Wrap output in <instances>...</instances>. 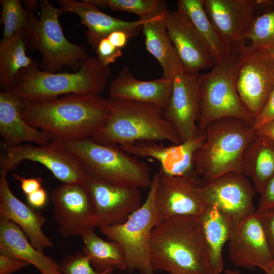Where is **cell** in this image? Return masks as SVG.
Listing matches in <instances>:
<instances>
[{
    "label": "cell",
    "mask_w": 274,
    "mask_h": 274,
    "mask_svg": "<svg viewBox=\"0 0 274 274\" xmlns=\"http://www.w3.org/2000/svg\"><path fill=\"white\" fill-rule=\"evenodd\" d=\"M23 102L21 113L25 120L45 131L51 140L62 143L92 138L110 113L107 98L97 95L68 94Z\"/></svg>",
    "instance_id": "obj_1"
},
{
    "label": "cell",
    "mask_w": 274,
    "mask_h": 274,
    "mask_svg": "<svg viewBox=\"0 0 274 274\" xmlns=\"http://www.w3.org/2000/svg\"><path fill=\"white\" fill-rule=\"evenodd\" d=\"M150 260L154 271L212 274L199 216L168 218L153 229Z\"/></svg>",
    "instance_id": "obj_2"
},
{
    "label": "cell",
    "mask_w": 274,
    "mask_h": 274,
    "mask_svg": "<svg viewBox=\"0 0 274 274\" xmlns=\"http://www.w3.org/2000/svg\"><path fill=\"white\" fill-rule=\"evenodd\" d=\"M107 100L110 115L103 127L91 138L95 142L119 147L142 142L182 143L161 108L127 99L109 97Z\"/></svg>",
    "instance_id": "obj_3"
},
{
    "label": "cell",
    "mask_w": 274,
    "mask_h": 274,
    "mask_svg": "<svg viewBox=\"0 0 274 274\" xmlns=\"http://www.w3.org/2000/svg\"><path fill=\"white\" fill-rule=\"evenodd\" d=\"M111 76L109 66L96 58L81 61L73 73H50L41 70L35 62L21 70L10 89L22 100L38 102L68 94L99 95L106 89Z\"/></svg>",
    "instance_id": "obj_4"
},
{
    "label": "cell",
    "mask_w": 274,
    "mask_h": 274,
    "mask_svg": "<svg viewBox=\"0 0 274 274\" xmlns=\"http://www.w3.org/2000/svg\"><path fill=\"white\" fill-rule=\"evenodd\" d=\"M205 139L193 156L194 170L203 184L230 172L241 173L244 151L256 133L253 124L228 117L210 123Z\"/></svg>",
    "instance_id": "obj_5"
},
{
    "label": "cell",
    "mask_w": 274,
    "mask_h": 274,
    "mask_svg": "<svg viewBox=\"0 0 274 274\" xmlns=\"http://www.w3.org/2000/svg\"><path fill=\"white\" fill-rule=\"evenodd\" d=\"M63 144L90 175L121 186L141 189L151 185L149 166L117 145L100 144L91 138Z\"/></svg>",
    "instance_id": "obj_6"
},
{
    "label": "cell",
    "mask_w": 274,
    "mask_h": 274,
    "mask_svg": "<svg viewBox=\"0 0 274 274\" xmlns=\"http://www.w3.org/2000/svg\"><path fill=\"white\" fill-rule=\"evenodd\" d=\"M40 7L39 19L33 12L28 10V21L24 31L26 46L40 52L43 71L56 73L65 65L78 70L81 61L89 56L87 50L65 38L59 20L63 12L60 8L54 7L48 0H41Z\"/></svg>",
    "instance_id": "obj_7"
},
{
    "label": "cell",
    "mask_w": 274,
    "mask_h": 274,
    "mask_svg": "<svg viewBox=\"0 0 274 274\" xmlns=\"http://www.w3.org/2000/svg\"><path fill=\"white\" fill-rule=\"evenodd\" d=\"M237 60V52L233 46L227 58L215 63L210 71L199 74L198 127L200 133L212 122L224 118H240L254 124V118L236 89Z\"/></svg>",
    "instance_id": "obj_8"
},
{
    "label": "cell",
    "mask_w": 274,
    "mask_h": 274,
    "mask_svg": "<svg viewBox=\"0 0 274 274\" xmlns=\"http://www.w3.org/2000/svg\"><path fill=\"white\" fill-rule=\"evenodd\" d=\"M158 173L152 178L147 198L140 207L123 223L99 228L107 238L123 249L129 272L154 274L150 260L152 234L160 223L155 208L154 197Z\"/></svg>",
    "instance_id": "obj_9"
},
{
    "label": "cell",
    "mask_w": 274,
    "mask_h": 274,
    "mask_svg": "<svg viewBox=\"0 0 274 274\" xmlns=\"http://www.w3.org/2000/svg\"><path fill=\"white\" fill-rule=\"evenodd\" d=\"M233 47L238 54L236 89L255 120L274 87V59L266 49L244 41Z\"/></svg>",
    "instance_id": "obj_10"
},
{
    "label": "cell",
    "mask_w": 274,
    "mask_h": 274,
    "mask_svg": "<svg viewBox=\"0 0 274 274\" xmlns=\"http://www.w3.org/2000/svg\"><path fill=\"white\" fill-rule=\"evenodd\" d=\"M4 148L6 153L0 158L1 169L12 170L26 160L44 165L63 183L83 184L87 175L82 163L60 142L51 140L39 146L4 145Z\"/></svg>",
    "instance_id": "obj_11"
},
{
    "label": "cell",
    "mask_w": 274,
    "mask_h": 274,
    "mask_svg": "<svg viewBox=\"0 0 274 274\" xmlns=\"http://www.w3.org/2000/svg\"><path fill=\"white\" fill-rule=\"evenodd\" d=\"M53 216L64 237L83 236L94 230L95 211L91 196L82 183H63L51 192Z\"/></svg>",
    "instance_id": "obj_12"
},
{
    "label": "cell",
    "mask_w": 274,
    "mask_h": 274,
    "mask_svg": "<svg viewBox=\"0 0 274 274\" xmlns=\"http://www.w3.org/2000/svg\"><path fill=\"white\" fill-rule=\"evenodd\" d=\"M157 173L154 204L160 222L174 217L201 215L207 205L200 191L203 184L199 179Z\"/></svg>",
    "instance_id": "obj_13"
},
{
    "label": "cell",
    "mask_w": 274,
    "mask_h": 274,
    "mask_svg": "<svg viewBox=\"0 0 274 274\" xmlns=\"http://www.w3.org/2000/svg\"><path fill=\"white\" fill-rule=\"evenodd\" d=\"M207 205L214 206L233 224L256 212L253 205L255 190L250 179L241 173L230 172L200 188Z\"/></svg>",
    "instance_id": "obj_14"
},
{
    "label": "cell",
    "mask_w": 274,
    "mask_h": 274,
    "mask_svg": "<svg viewBox=\"0 0 274 274\" xmlns=\"http://www.w3.org/2000/svg\"><path fill=\"white\" fill-rule=\"evenodd\" d=\"M83 184L92 199L98 228L124 222L142 204L139 188L117 185L88 174Z\"/></svg>",
    "instance_id": "obj_15"
},
{
    "label": "cell",
    "mask_w": 274,
    "mask_h": 274,
    "mask_svg": "<svg viewBox=\"0 0 274 274\" xmlns=\"http://www.w3.org/2000/svg\"><path fill=\"white\" fill-rule=\"evenodd\" d=\"M230 261L238 267L265 271L274 259L264 228L255 212L232 224L228 241Z\"/></svg>",
    "instance_id": "obj_16"
},
{
    "label": "cell",
    "mask_w": 274,
    "mask_h": 274,
    "mask_svg": "<svg viewBox=\"0 0 274 274\" xmlns=\"http://www.w3.org/2000/svg\"><path fill=\"white\" fill-rule=\"evenodd\" d=\"M199 74L181 72L173 79V90L163 113L178 132L182 142L197 136L199 117Z\"/></svg>",
    "instance_id": "obj_17"
},
{
    "label": "cell",
    "mask_w": 274,
    "mask_h": 274,
    "mask_svg": "<svg viewBox=\"0 0 274 274\" xmlns=\"http://www.w3.org/2000/svg\"><path fill=\"white\" fill-rule=\"evenodd\" d=\"M204 139L203 132L181 144L168 146L156 142H142L120 147L134 156L156 159L160 165L159 172L165 176L197 177L194 170L193 156Z\"/></svg>",
    "instance_id": "obj_18"
},
{
    "label": "cell",
    "mask_w": 274,
    "mask_h": 274,
    "mask_svg": "<svg viewBox=\"0 0 274 274\" xmlns=\"http://www.w3.org/2000/svg\"><path fill=\"white\" fill-rule=\"evenodd\" d=\"M264 0H203L206 12L222 36L233 46L245 40L258 6Z\"/></svg>",
    "instance_id": "obj_19"
},
{
    "label": "cell",
    "mask_w": 274,
    "mask_h": 274,
    "mask_svg": "<svg viewBox=\"0 0 274 274\" xmlns=\"http://www.w3.org/2000/svg\"><path fill=\"white\" fill-rule=\"evenodd\" d=\"M166 28L183 67L184 72L198 75L215 63L187 19L177 10L167 9Z\"/></svg>",
    "instance_id": "obj_20"
},
{
    "label": "cell",
    "mask_w": 274,
    "mask_h": 274,
    "mask_svg": "<svg viewBox=\"0 0 274 274\" xmlns=\"http://www.w3.org/2000/svg\"><path fill=\"white\" fill-rule=\"evenodd\" d=\"M57 2L63 12H72L80 17L82 23L87 27L85 33L87 42L94 50L99 42L113 31H124L130 38L136 36L142 30L143 24L150 19L124 21L101 12L90 0Z\"/></svg>",
    "instance_id": "obj_21"
},
{
    "label": "cell",
    "mask_w": 274,
    "mask_h": 274,
    "mask_svg": "<svg viewBox=\"0 0 274 274\" xmlns=\"http://www.w3.org/2000/svg\"><path fill=\"white\" fill-rule=\"evenodd\" d=\"M7 172L0 171V218L7 219L18 226L38 249L52 247L53 242L44 233L43 227L45 218L36 209L16 197L12 192L7 180Z\"/></svg>",
    "instance_id": "obj_22"
},
{
    "label": "cell",
    "mask_w": 274,
    "mask_h": 274,
    "mask_svg": "<svg viewBox=\"0 0 274 274\" xmlns=\"http://www.w3.org/2000/svg\"><path fill=\"white\" fill-rule=\"evenodd\" d=\"M23 100L11 90L0 93V133L5 145L15 147L29 142L39 145L49 143L51 139L43 130L28 124L22 116Z\"/></svg>",
    "instance_id": "obj_23"
},
{
    "label": "cell",
    "mask_w": 274,
    "mask_h": 274,
    "mask_svg": "<svg viewBox=\"0 0 274 274\" xmlns=\"http://www.w3.org/2000/svg\"><path fill=\"white\" fill-rule=\"evenodd\" d=\"M173 80L160 78L149 81L136 78L124 66L109 85V97L149 103L164 110L170 99Z\"/></svg>",
    "instance_id": "obj_24"
},
{
    "label": "cell",
    "mask_w": 274,
    "mask_h": 274,
    "mask_svg": "<svg viewBox=\"0 0 274 274\" xmlns=\"http://www.w3.org/2000/svg\"><path fill=\"white\" fill-rule=\"evenodd\" d=\"M0 253L32 265L41 274H62L59 263L35 247L20 228L7 219L0 221Z\"/></svg>",
    "instance_id": "obj_25"
},
{
    "label": "cell",
    "mask_w": 274,
    "mask_h": 274,
    "mask_svg": "<svg viewBox=\"0 0 274 274\" xmlns=\"http://www.w3.org/2000/svg\"><path fill=\"white\" fill-rule=\"evenodd\" d=\"M176 10L190 24L215 64L229 56L232 46L211 21L206 12L203 0H179Z\"/></svg>",
    "instance_id": "obj_26"
},
{
    "label": "cell",
    "mask_w": 274,
    "mask_h": 274,
    "mask_svg": "<svg viewBox=\"0 0 274 274\" xmlns=\"http://www.w3.org/2000/svg\"><path fill=\"white\" fill-rule=\"evenodd\" d=\"M165 13L146 21L143 25L142 31L146 49L162 67L161 78L172 80L184 70L166 28Z\"/></svg>",
    "instance_id": "obj_27"
},
{
    "label": "cell",
    "mask_w": 274,
    "mask_h": 274,
    "mask_svg": "<svg viewBox=\"0 0 274 274\" xmlns=\"http://www.w3.org/2000/svg\"><path fill=\"white\" fill-rule=\"evenodd\" d=\"M241 173L251 179L255 191L260 194L274 176V143L256 131L244 151Z\"/></svg>",
    "instance_id": "obj_28"
},
{
    "label": "cell",
    "mask_w": 274,
    "mask_h": 274,
    "mask_svg": "<svg viewBox=\"0 0 274 274\" xmlns=\"http://www.w3.org/2000/svg\"><path fill=\"white\" fill-rule=\"evenodd\" d=\"M199 218L212 274H220L223 268V248L229 240L233 223L217 208L209 205Z\"/></svg>",
    "instance_id": "obj_29"
},
{
    "label": "cell",
    "mask_w": 274,
    "mask_h": 274,
    "mask_svg": "<svg viewBox=\"0 0 274 274\" xmlns=\"http://www.w3.org/2000/svg\"><path fill=\"white\" fill-rule=\"evenodd\" d=\"M24 32L18 33L0 42V84L4 90H10L18 73L32 65L35 61L26 53Z\"/></svg>",
    "instance_id": "obj_30"
},
{
    "label": "cell",
    "mask_w": 274,
    "mask_h": 274,
    "mask_svg": "<svg viewBox=\"0 0 274 274\" xmlns=\"http://www.w3.org/2000/svg\"><path fill=\"white\" fill-rule=\"evenodd\" d=\"M82 252L89 258L93 267L98 271L108 269L123 271L127 268L124 251L115 241L104 240L91 230L81 236Z\"/></svg>",
    "instance_id": "obj_31"
},
{
    "label": "cell",
    "mask_w": 274,
    "mask_h": 274,
    "mask_svg": "<svg viewBox=\"0 0 274 274\" xmlns=\"http://www.w3.org/2000/svg\"><path fill=\"white\" fill-rule=\"evenodd\" d=\"M97 7L133 13L141 19H149L165 12L166 3L160 0H90Z\"/></svg>",
    "instance_id": "obj_32"
},
{
    "label": "cell",
    "mask_w": 274,
    "mask_h": 274,
    "mask_svg": "<svg viewBox=\"0 0 274 274\" xmlns=\"http://www.w3.org/2000/svg\"><path fill=\"white\" fill-rule=\"evenodd\" d=\"M1 23L4 25L2 39L24 32L28 21L29 11L20 0H1Z\"/></svg>",
    "instance_id": "obj_33"
},
{
    "label": "cell",
    "mask_w": 274,
    "mask_h": 274,
    "mask_svg": "<svg viewBox=\"0 0 274 274\" xmlns=\"http://www.w3.org/2000/svg\"><path fill=\"white\" fill-rule=\"evenodd\" d=\"M246 40L254 47L274 49V9L255 17Z\"/></svg>",
    "instance_id": "obj_34"
},
{
    "label": "cell",
    "mask_w": 274,
    "mask_h": 274,
    "mask_svg": "<svg viewBox=\"0 0 274 274\" xmlns=\"http://www.w3.org/2000/svg\"><path fill=\"white\" fill-rule=\"evenodd\" d=\"M62 274H113V269L103 271L95 270L88 257L82 252L67 254L59 263Z\"/></svg>",
    "instance_id": "obj_35"
},
{
    "label": "cell",
    "mask_w": 274,
    "mask_h": 274,
    "mask_svg": "<svg viewBox=\"0 0 274 274\" xmlns=\"http://www.w3.org/2000/svg\"><path fill=\"white\" fill-rule=\"evenodd\" d=\"M94 51L97 55V60L106 66H109L122 55V49L113 45L107 37L99 42Z\"/></svg>",
    "instance_id": "obj_36"
},
{
    "label": "cell",
    "mask_w": 274,
    "mask_h": 274,
    "mask_svg": "<svg viewBox=\"0 0 274 274\" xmlns=\"http://www.w3.org/2000/svg\"><path fill=\"white\" fill-rule=\"evenodd\" d=\"M259 204L256 212L262 213L274 210V176L267 182L260 193Z\"/></svg>",
    "instance_id": "obj_37"
},
{
    "label": "cell",
    "mask_w": 274,
    "mask_h": 274,
    "mask_svg": "<svg viewBox=\"0 0 274 274\" xmlns=\"http://www.w3.org/2000/svg\"><path fill=\"white\" fill-rule=\"evenodd\" d=\"M274 120V87L258 116L255 119L254 127L257 129L265 123Z\"/></svg>",
    "instance_id": "obj_38"
},
{
    "label": "cell",
    "mask_w": 274,
    "mask_h": 274,
    "mask_svg": "<svg viewBox=\"0 0 274 274\" xmlns=\"http://www.w3.org/2000/svg\"><path fill=\"white\" fill-rule=\"evenodd\" d=\"M29 265L24 261L0 254V274H12Z\"/></svg>",
    "instance_id": "obj_39"
},
{
    "label": "cell",
    "mask_w": 274,
    "mask_h": 274,
    "mask_svg": "<svg viewBox=\"0 0 274 274\" xmlns=\"http://www.w3.org/2000/svg\"><path fill=\"white\" fill-rule=\"evenodd\" d=\"M257 214L261 220L270 249L274 256V210Z\"/></svg>",
    "instance_id": "obj_40"
},
{
    "label": "cell",
    "mask_w": 274,
    "mask_h": 274,
    "mask_svg": "<svg viewBox=\"0 0 274 274\" xmlns=\"http://www.w3.org/2000/svg\"><path fill=\"white\" fill-rule=\"evenodd\" d=\"M12 175L20 182L21 188L26 195L42 188V180L39 178H26L16 174H13Z\"/></svg>",
    "instance_id": "obj_41"
},
{
    "label": "cell",
    "mask_w": 274,
    "mask_h": 274,
    "mask_svg": "<svg viewBox=\"0 0 274 274\" xmlns=\"http://www.w3.org/2000/svg\"><path fill=\"white\" fill-rule=\"evenodd\" d=\"M27 201L29 206L35 209L44 207L47 202V194L43 188L26 195Z\"/></svg>",
    "instance_id": "obj_42"
},
{
    "label": "cell",
    "mask_w": 274,
    "mask_h": 274,
    "mask_svg": "<svg viewBox=\"0 0 274 274\" xmlns=\"http://www.w3.org/2000/svg\"><path fill=\"white\" fill-rule=\"evenodd\" d=\"M107 37L113 45L121 49L125 46L130 38L127 33L122 30L113 31Z\"/></svg>",
    "instance_id": "obj_43"
},
{
    "label": "cell",
    "mask_w": 274,
    "mask_h": 274,
    "mask_svg": "<svg viewBox=\"0 0 274 274\" xmlns=\"http://www.w3.org/2000/svg\"><path fill=\"white\" fill-rule=\"evenodd\" d=\"M256 131L267 137L274 143V120L262 125Z\"/></svg>",
    "instance_id": "obj_44"
},
{
    "label": "cell",
    "mask_w": 274,
    "mask_h": 274,
    "mask_svg": "<svg viewBox=\"0 0 274 274\" xmlns=\"http://www.w3.org/2000/svg\"><path fill=\"white\" fill-rule=\"evenodd\" d=\"M22 3L25 6V8L28 10L33 12L37 10L38 5L36 1H24Z\"/></svg>",
    "instance_id": "obj_45"
},
{
    "label": "cell",
    "mask_w": 274,
    "mask_h": 274,
    "mask_svg": "<svg viewBox=\"0 0 274 274\" xmlns=\"http://www.w3.org/2000/svg\"><path fill=\"white\" fill-rule=\"evenodd\" d=\"M264 272L266 274H274V259L271 263L266 269V270L264 271Z\"/></svg>",
    "instance_id": "obj_46"
},
{
    "label": "cell",
    "mask_w": 274,
    "mask_h": 274,
    "mask_svg": "<svg viewBox=\"0 0 274 274\" xmlns=\"http://www.w3.org/2000/svg\"><path fill=\"white\" fill-rule=\"evenodd\" d=\"M225 274H241L237 269H227L224 271Z\"/></svg>",
    "instance_id": "obj_47"
},
{
    "label": "cell",
    "mask_w": 274,
    "mask_h": 274,
    "mask_svg": "<svg viewBox=\"0 0 274 274\" xmlns=\"http://www.w3.org/2000/svg\"><path fill=\"white\" fill-rule=\"evenodd\" d=\"M266 49L267 50V51L269 52V53L271 54V55L274 59V49L268 48V49Z\"/></svg>",
    "instance_id": "obj_48"
}]
</instances>
